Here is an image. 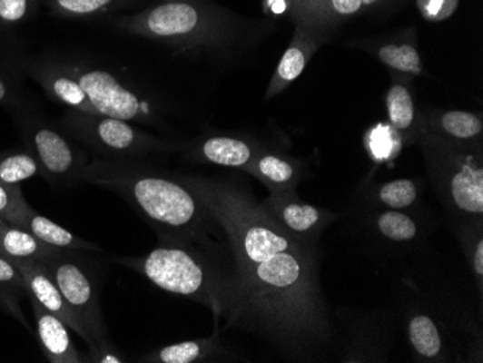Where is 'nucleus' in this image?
Listing matches in <instances>:
<instances>
[{
  "label": "nucleus",
  "mask_w": 483,
  "mask_h": 363,
  "mask_svg": "<svg viewBox=\"0 0 483 363\" xmlns=\"http://www.w3.org/2000/svg\"><path fill=\"white\" fill-rule=\"evenodd\" d=\"M377 225L380 233L394 242H409L419 233L416 221L401 211H389L380 214Z\"/></svg>",
  "instance_id": "5701e85b"
},
{
  "label": "nucleus",
  "mask_w": 483,
  "mask_h": 363,
  "mask_svg": "<svg viewBox=\"0 0 483 363\" xmlns=\"http://www.w3.org/2000/svg\"><path fill=\"white\" fill-rule=\"evenodd\" d=\"M380 58L382 63L399 70V72L419 74L421 72V61L419 53L411 45H385L380 48Z\"/></svg>",
  "instance_id": "a878e982"
},
{
  "label": "nucleus",
  "mask_w": 483,
  "mask_h": 363,
  "mask_svg": "<svg viewBox=\"0 0 483 363\" xmlns=\"http://www.w3.org/2000/svg\"><path fill=\"white\" fill-rule=\"evenodd\" d=\"M221 352V343H219L217 333L214 331L212 338L187 340V342L165 346V348H160L153 352L146 353L141 358V360L153 363L204 362V360L219 357Z\"/></svg>",
  "instance_id": "dca6fc26"
},
{
  "label": "nucleus",
  "mask_w": 483,
  "mask_h": 363,
  "mask_svg": "<svg viewBox=\"0 0 483 363\" xmlns=\"http://www.w3.org/2000/svg\"><path fill=\"white\" fill-rule=\"evenodd\" d=\"M5 223V221H2V219H0V228H2V225H4Z\"/></svg>",
  "instance_id": "72a5a7b5"
},
{
  "label": "nucleus",
  "mask_w": 483,
  "mask_h": 363,
  "mask_svg": "<svg viewBox=\"0 0 483 363\" xmlns=\"http://www.w3.org/2000/svg\"><path fill=\"white\" fill-rule=\"evenodd\" d=\"M119 264L148 278L163 291L189 297L224 316L229 277L210 267L206 258L182 242H163L145 257H119Z\"/></svg>",
  "instance_id": "7ed1b4c3"
},
{
  "label": "nucleus",
  "mask_w": 483,
  "mask_h": 363,
  "mask_svg": "<svg viewBox=\"0 0 483 363\" xmlns=\"http://www.w3.org/2000/svg\"><path fill=\"white\" fill-rule=\"evenodd\" d=\"M35 316L36 335L46 359L53 363L87 362L73 343L64 321L46 311L36 299H29Z\"/></svg>",
  "instance_id": "f8f14e48"
},
{
  "label": "nucleus",
  "mask_w": 483,
  "mask_h": 363,
  "mask_svg": "<svg viewBox=\"0 0 483 363\" xmlns=\"http://www.w3.org/2000/svg\"><path fill=\"white\" fill-rule=\"evenodd\" d=\"M75 142L104 160H139L165 148L132 122L68 109L57 123Z\"/></svg>",
  "instance_id": "39448f33"
},
{
  "label": "nucleus",
  "mask_w": 483,
  "mask_h": 363,
  "mask_svg": "<svg viewBox=\"0 0 483 363\" xmlns=\"http://www.w3.org/2000/svg\"><path fill=\"white\" fill-rule=\"evenodd\" d=\"M262 206L278 225L297 238L313 235L326 225V211L290 199V191L272 192Z\"/></svg>",
  "instance_id": "9b49d317"
},
{
  "label": "nucleus",
  "mask_w": 483,
  "mask_h": 363,
  "mask_svg": "<svg viewBox=\"0 0 483 363\" xmlns=\"http://www.w3.org/2000/svg\"><path fill=\"white\" fill-rule=\"evenodd\" d=\"M80 182L118 192L160 231L163 242L197 238L204 221L212 219L182 179L158 174L133 160H94L83 168Z\"/></svg>",
  "instance_id": "f03ea898"
},
{
  "label": "nucleus",
  "mask_w": 483,
  "mask_h": 363,
  "mask_svg": "<svg viewBox=\"0 0 483 363\" xmlns=\"http://www.w3.org/2000/svg\"><path fill=\"white\" fill-rule=\"evenodd\" d=\"M65 61L100 114L132 123L153 122V107L131 83L106 68L83 61Z\"/></svg>",
  "instance_id": "0eeeda50"
},
{
  "label": "nucleus",
  "mask_w": 483,
  "mask_h": 363,
  "mask_svg": "<svg viewBox=\"0 0 483 363\" xmlns=\"http://www.w3.org/2000/svg\"><path fill=\"white\" fill-rule=\"evenodd\" d=\"M228 236L235 270L224 318L288 357H311L331 338L311 243L288 233L241 187L182 177Z\"/></svg>",
  "instance_id": "f257e3e1"
},
{
  "label": "nucleus",
  "mask_w": 483,
  "mask_h": 363,
  "mask_svg": "<svg viewBox=\"0 0 483 363\" xmlns=\"http://www.w3.org/2000/svg\"><path fill=\"white\" fill-rule=\"evenodd\" d=\"M28 296V287L19 268L6 258L0 257V309L19 321L26 330L33 331L21 307L22 299Z\"/></svg>",
  "instance_id": "a211bd4d"
},
{
  "label": "nucleus",
  "mask_w": 483,
  "mask_h": 363,
  "mask_svg": "<svg viewBox=\"0 0 483 363\" xmlns=\"http://www.w3.org/2000/svg\"><path fill=\"white\" fill-rule=\"evenodd\" d=\"M458 0H417V7L427 21L440 22L455 14Z\"/></svg>",
  "instance_id": "c756f323"
},
{
  "label": "nucleus",
  "mask_w": 483,
  "mask_h": 363,
  "mask_svg": "<svg viewBox=\"0 0 483 363\" xmlns=\"http://www.w3.org/2000/svg\"><path fill=\"white\" fill-rule=\"evenodd\" d=\"M55 16L67 19L99 18L128 12L133 0H43Z\"/></svg>",
  "instance_id": "6ab92c4d"
},
{
  "label": "nucleus",
  "mask_w": 483,
  "mask_h": 363,
  "mask_svg": "<svg viewBox=\"0 0 483 363\" xmlns=\"http://www.w3.org/2000/svg\"><path fill=\"white\" fill-rule=\"evenodd\" d=\"M38 174L40 167L26 148L0 152V184H21Z\"/></svg>",
  "instance_id": "412c9836"
},
{
  "label": "nucleus",
  "mask_w": 483,
  "mask_h": 363,
  "mask_svg": "<svg viewBox=\"0 0 483 363\" xmlns=\"http://www.w3.org/2000/svg\"><path fill=\"white\" fill-rule=\"evenodd\" d=\"M472 268L473 272L478 275V278L483 277V240L482 238H479L477 245H475V250L472 253Z\"/></svg>",
  "instance_id": "473e14b6"
},
{
  "label": "nucleus",
  "mask_w": 483,
  "mask_h": 363,
  "mask_svg": "<svg viewBox=\"0 0 483 363\" xmlns=\"http://www.w3.org/2000/svg\"><path fill=\"white\" fill-rule=\"evenodd\" d=\"M26 74L31 75L54 102L84 113H99L68 67L67 61L50 57L28 58Z\"/></svg>",
  "instance_id": "6e6552de"
},
{
  "label": "nucleus",
  "mask_w": 483,
  "mask_h": 363,
  "mask_svg": "<svg viewBox=\"0 0 483 363\" xmlns=\"http://www.w3.org/2000/svg\"><path fill=\"white\" fill-rule=\"evenodd\" d=\"M441 126L446 132L458 139H470L482 132V122L468 112H448L441 118Z\"/></svg>",
  "instance_id": "bb28decb"
},
{
  "label": "nucleus",
  "mask_w": 483,
  "mask_h": 363,
  "mask_svg": "<svg viewBox=\"0 0 483 363\" xmlns=\"http://www.w3.org/2000/svg\"><path fill=\"white\" fill-rule=\"evenodd\" d=\"M6 223L9 225L18 226V228L25 229L29 233L43 240L44 243L55 246L60 250H102L96 243L87 242L84 239L75 236L67 229L61 228L55 221H50L43 214L34 211L33 207L26 203V200H22L21 203L16 206L6 219Z\"/></svg>",
  "instance_id": "9d476101"
},
{
  "label": "nucleus",
  "mask_w": 483,
  "mask_h": 363,
  "mask_svg": "<svg viewBox=\"0 0 483 363\" xmlns=\"http://www.w3.org/2000/svg\"><path fill=\"white\" fill-rule=\"evenodd\" d=\"M12 113L18 122L26 150L40 167V175L55 189L80 182L83 168L89 164L87 153L70 141L60 126H54L40 114L26 111L25 104Z\"/></svg>",
  "instance_id": "423d86ee"
},
{
  "label": "nucleus",
  "mask_w": 483,
  "mask_h": 363,
  "mask_svg": "<svg viewBox=\"0 0 483 363\" xmlns=\"http://www.w3.org/2000/svg\"><path fill=\"white\" fill-rule=\"evenodd\" d=\"M377 0H333V6L339 14L350 15L360 11L362 4L370 5Z\"/></svg>",
  "instance_id": "2f4dec72"
},
{
  "label": "nucleus",
  "mask_w": 483,
  "mask_h": 363,
  "mask_svg": "<svg viewBox=\"0 0 483 363\" xmlns=\"http://www.w3.org/2000/svg\"><path fill=\"white\" fill-rule=\"evenodd\" d=\"M19 268L22 277L28 287V299H34L54 316L64 321L70 330L74 331L85 342V333L82 324L73 314L72 309L65 303L58 285L51 277L50 271L41 260H16L14 262Z\"/></svg>",
  "instance_id": "1a4fd4ad"
},
{
  "label": "nucleus",
  "mask_w": 483,
  "mask_h": 363,
  "mask_svg": "<svg viewBox=\"0 0 483 363\" xmlns=\"http://www.w3.org/2000/svg\"><path fill=\"white\" fill-rule=\"evenodd\" d=\"M388 114L394 128L407 129L414 121V103L411 94L404 86L391 87L387 96Z\"/></svg>",
  "instance_id": "b1692460"
},
{
  "label": "nucleus",
  "mask_w": 483,
  "mask_h": 363,
  "mask_svg": "<svg viewBox=\"0 0 483 363\" xmlns=\"http://www.w3.org/2000/svg\"><path fill=\"white\" fill-rule=\"evenodd\" d=\"M26 60L18 43L0 36V106L11 112L24 106L22 83L25 79Z\"/></svg>",
  "instance_id": "ddd939ff"
},
{
  "label": "nucleus",
  "mask_w": 483,
  "mask_h": 363,
  "mask_svg": "<svg viewBox=\"0 0 483 363\" xmlns=\"http://www.w3.org/2000/svg\"><path fill=\"white\" fill-rule=\"evenodd\" d=\"M199 155L210 164L229 168H248L255 158L252 146L231 136H212L202 141Z\"/></svg>",
  "instance_id": "f3484780"
},
{
  "label": "nucleus",
  "mask_w": 483,
  "mask_h": 363,
  "mask_svg": "<svg viewBox=\"0 0 483 363\" xmlns=\"http://www.w3.org/2000/svg\"><path fill=\"white\" fill-rule=\"evenodd\" d=\"M417 185L411 180H395L380 185L378 199L392 211H401L411 206L417 200Z\"/></svg>",
  "instance_id": "393cba45"
},
{
  "label": "nucleus",
  "mask_w": 483,
  "mask_h": 363,
  "mask_svg": "<svg viewBox=\"0 0 483 363\" xmlns=\"http://www.w3.org/2000/svg\"><path fill=\"white\" fill-rule=\"evenodd\" d=\"M448 196L458 211L470 216L483 213V170L480 165L466 164L451 175Z\"/></svg>",
  "instance_id": "4468645a"
},
{
  "label": "nucleus",
  "mask_w": 483,
  "mask_h": 363,
  "mask_svg": "<svg viewBox=\"0 0 483 363\" xmlns=\"http://www.w3.org/2000/svg\"><path fill=\"white\" fill-rule=\"evenodd\" d=\"M409 342L419 357L434 359L441 352V338L438 326L429 316H414L409 324Z\"/></svg>",
  "instance_id": "4be33fe9"
},
{
  "label": "nucleus",
  "mask_w": 483,
  "mask_h": 363,
  "mask_svg": "<svg viewBox=\"0 0 483 363\" xmlns=\"http://www.w3.org/2000/svg\"><path fill=\"white\" fill-rule=\"evenodd\" d=\"M77 250H58L41 260L58 285L65 303L72 309L85 333L89 345V362L122 363L123 357L114 348L107 335L104 316L100 310L99 289L92 268Z\"/></svg>",
  "instance_id": "20e7f679"
},
{
  "label": "nucleus",
  "mask_w": 483,
  "mask_h": 363,
  "mask_svg": "<svg viewBox=\"0 0 483 363\" xmlns=\"http://www.w3.org/2000/svg\"><path fill=\"white\" fill-rule=\"evenodd\" d=\"M246 170L262 180L272 192L290 191V185L295 180L294 167L288 161L270 153L253 158Z\"/></svg>",
  "instance_id": "aec40b11"
},
{
  "label": "nucleus",
  "mask_w": 483,
  "mask_h": 363,
  "mask_svg": "<svg viewBox=\"0 0 483 363\" xmlns=\"http://www.w3.org/2000/svg\"><path fill=\"white\" fill-rule=\"evenodd\" d=\"M60 248L44 243L25 229L9 225L5 221L0 228V257L11 262L16 260H44Z\"/></svg>",
  "instance_id": "2eb2a0df"
},
{
  "label": "nucleus",
  "mask_w": 483,
  "mask_h": 363,
  "mask_svg": "<svg viewBox=\"0 0 483 363\" xmlns=\"http://www.w3.org/2000/svg\"><path fill=\"white\" fill-rule=\"evenodd\" d=\"M304 67H306V57H304L302 51L299 48H290L278 65V80L281 83L292 82L301 74Z\"/></svg>",
  "instance_id": "c85d7f7f"
},
{
  "label": "nucleus",
  "mask_w": 483,
  "mask_h": 363,
  "mask_svg": "<svg viewBox=\"0 0 483 363\" xmlns=\"http://www.w3.org/2000/svg\"><path fill=\"white\" fill-rule=\"evenodd\" d=\"M43 0H0V24L16 25L35 15Z\"/></svg>",
  "instance_id": "cd10ccee"
},
{
  "label": "nucleus",
  "mask_w": 483,
  "mask_h": 363,
  "mask_svg": "<svg viewBox=\"0 0 483 363\" xmlns=\"http://www.w3.org/2000/svg\"><path fill=\"white\" fill-rule=\"evenodd\" d=\"M22 200H25V197L19 184H0V219L5 221Z\"/></svg>",
  "instance_id": "7c9ffc66"
}]
</instances>
